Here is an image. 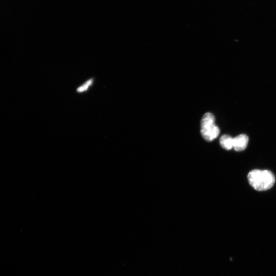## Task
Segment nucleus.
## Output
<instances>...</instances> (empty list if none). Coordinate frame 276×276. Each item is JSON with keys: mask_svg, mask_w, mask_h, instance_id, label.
<instances>
[{"mask_svg": "<svg viewBox=\"0 0 276 276\" xmlns=\"http://www.w3.org/2000/svg\"><path fill=\"white\" fill-rule=\"evenodd\" d=\"M215 120L214 115L210 112L205 113L201 120L200 133L206 141H212L219 135L220 130Z\"/></svg>", "mask_w": 276, "mask_h": 276, "instance_id": "nucleus-2", "label": "nucleus"}, {"mask_svg": "<svg viewBox=\"0 0 276 276\" xmlns=\"http://www.w3.org/2000/svg\"><path fill=\"white\" fill-rule=\"evenodd\" d=\"M247 178L250 185L259 191L270 189L275 180L274 174L268 170H252L248 173Z\"/></svg>", "mask_w": 276, "mask_h": 276, "instance_id": "nucleus-1", "label": "nucleus"}, {"mask_svg": "<svg viewBox=\"0 0 276 276\" xmlns=\"http://www.w3.org/2000/svg\"><path fill=\"white\" fill-rule=\"evenodd\" d=\"M248 143V136L241 134L233 139V148L236 151H242L246 148Z\"/></svg>", "mask_w": 276, "mask_h": 276, "instance_id": "nucleus-3", "label": "nucleus"}, {"mask_svg": "<svg viewBox=\"0 0 276 276\" xmlns=\"http://www.w3.org/2000/svg\"><path fill=\"white\" fill-rule=\"evenodd\" d=\"M233 137L231 136L224 134L222 135L219 140L220 146L224 149L230 150L233 148Z\"/></svg>", "mask_w": 276, "mask_h": 276, "instance_id": "nucleus-4", "label": "nucleus"}, {"mask_svg": "<svg viewBox=\"0 0 276 276\" xmlns=\"http://www.w3.org/2000/svg\"><path fill=\"white\" fill-rule=\"evenodd\" d=\"M92 81L93 80L90 79L87 82H86L84 85L78 88L77 91L79 92H81L85 90L88 87V86L91 83Z\"/></svg>", "mask_w": 276, "mask_h": 276, "instance_id": "nucleus-5", "label": "nucleus"}]
</instances>
